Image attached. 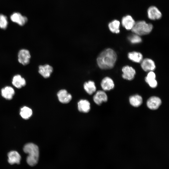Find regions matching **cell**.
Here are the masks:
<instances>
[{"mask_svg": "<svg viewBox=\"0 0 169 169\" xmlns=\"http://www.w3.org/2000/svg\"><path fill=\"white\" fill-rule=\"evenodd\" d=\"M117 55L112 49L108 48L103 51L98 55L97 62L98 66L102 69L113 68L117 59Z\"/></svg>", "mask_w": 169, "mask_h": 169, "instance_id": "cell-1", "label": "cell"}, {"mask_svg": "<svg viewBox=\"0 0 169 169\" xmlns=\"http://www.w3.org/2000/svg\"><path fill=\"white\" fill-rule=\"evenodd\" d=\"M23 150L28 154L26 159L28 164L31 166L35 165L38 162L39 156L38 146L33 143H28L24 146Z\"/></svg>", "mask_w": 169, "mask_h": 169, "instance_id": "cell-2", "label": "cell"}, {"mask_svg": "<svg viewBox=\"0 0 169 169\" xmlns=\"http://www.w3.org/2000/svg\"><path fill=\"white\" fill-rule=\"evenodd\" d=\"M153 28V26L151 24L147 23L144 21H140L135 22L131 30L135 34L140 36L149 33Z\"/></svg>", "mask_w": 169, "mask_h": 169, "instance_id": "cell-3", "label": "cell"}, {"mask_svg": "<svg viewBox=\"0 0 169 169\" xmlns=\"http://www.w3.org/2000/svg\"><path fill=\"white\" fill-rule=\"evenodd\" d=\"M18 57L19 62L23 65H26L29 63L30 54L28 50L22 49L19 52Z\"/></svg>", "mask_w": 169, "mask_h": 169, "instance_id": "cell-4", "label": "cell"}, {"mask_svg": "<svg viewBox=\"0 0 169 169\" xmlns=\"http://www.w3.org/2000/svg\"><path fill=\"white\" fill-rule=\"evenodd\" d=\"M122 71L123 72L122 77L124 79L131 80L134 78L136 71L132 67L128 65L125 66L122 68Z\"/></svg>", "mask_w": 169, "mask_h": 169, "instance_id": "cell-5", "label": "cell"}, {"mask_svg": "<svg viewBox=\"0 0 169 169\" xmlns=\"http://www.w3.org/2000/svg\"><path fill=\"white\" fill-rule=\"evenodd\" d=\"M141 65L142 69L146 72L152 71L156 68L154 61L149 58L142 59L141 62Z\"/></svg>", "mask_w": 169, "mask_h": 169, "instance_id": "cell-6", "label": "cell"}, {"mask_svg": "<svg viewBox=\"0 0 169 169\" xmlns=\"http://www.w3.org/2000/svg\"><path fill=\"white\" fill-rule=\"evenodd\" d=\"M161 103V99L158 97L153 96L147 100L146 104L148 107L152 110L157 109Z\"/></svg>", "mask_w": 169, "mask_h": 169, "instance_id": "cell-7", "label": "cell"}, {"mask_svg": "<svg viewBox=\"0 0 169 169\" xmlns=\"http://www.w3.org/2000/svg\"><path fill=\"white\" fill-rule=\"evenodd\" d=\"M57 95L59 101L64 104L69 102L72 98L71 95L64 89H62L59 91Z\"/></svg>", "mask_w": 169, "mask_h": 169, "instance_id": "cell-8", "label": "cell"}, {"mask_svg": "<svg viewBox=\"0 0 169 169\" xmlns=\"http://www.w3.org/2000/svg\"><path fill=\"white\" fill-rule=\"evenodd\" d=\"M147 14L148 18L152 20L159 19L162 16L159 10L154 6H151L147 10Z\"/></svg>", "mask_w": 169, "mask_h": 169, "instance_id": "cell-9", "label": "cell"}, {"mask_svg": "<svg viewBox=\"0 0 169 169\" xmlns=\"http://www.w3.org/2000/svg\"><path fill=\"white\" fill-rule=\"evenodd\" d=\"M93 98L95 102L97 105H100L103 102L107 101L108 97L104 91L100 90L97 91L94 95Z\"/></svg>", "mask_w": 169, "mask_h": 169, "instance_id": "cell-10", "label": "cell"}, {"mask_svg": "<svg viewBox=\"0 0 169 169\" xmlns=\"http://www.w3.org/2000/svg\"><path fill=\"white\" fill-rule=\"evenodd\" d=\"M53 71V67L49 64L41 65L39 66V73L45 78L49 77Z\"/></svg>", "mask_w": 169, "mask_h": 169, "instance_id": "cell-11", "label": "cell"}, {"mask_svg": "<svg viewBox=\"0 0 169 169\" xmlns=\"http://www.w3.org/2000/svg\"><path fill=\"white\" fill-rule=\"evenodd\" d=\"M135 23V20L130 15H128L124 16L122 19V25L127 30H131Z\"/></svg>", "mask_w": 169, "mask_h": 169, "instance_id": "cell-12", "label": "cell"}, {"mask_svg": "<svg viewBox=\"0 0 169 169\" xmlns=\"http://www.w3.org/2000/svg\"><path fill=\"white\" fill-rule=\"evenodd\" d=\"M11 20L20 26L24 25L27 21V18L19 13H14L10 17Z\"/></svg>", "mask_w": 169, "mask_h": 169, "instance_id": "cell-13", "label": "cell"}, {"mask_svg": "<svg viewBox=\"0 0 169 169\" xmlns=\"http://www.w3.org/2000/svg\"><path fill=\"white\" fill-rule=\"evenodd\" d=\"M101 86L104 90L109 91L114 88V84L113 81L111 78L106 77L102 79Z\"/></svg>", "mask_w": 169, "mask_h": 169, "instance_id": "cell-14", "label": "cell"}, {"mask_svg": "<svg viewBox=\"0 0 169 169\" xmlns=\"http://www.w3.org/2000/svg\"><path fill=\"white\" fill-rule=\"evenodd\" d=\"M8 161L10 164H19L20 163L21 157L17 151H11L8 153Z\"/></svg>", "mask_w": 169, "mask_h": 169, "instance_id": "cell-15", "label": "cell"}, {"mask_svg": "<svg viewBox=\"0 0 169 169\" xmlns=\"http://www.w3.org/2000/svg\"><path fill=\"white\" fill-rule=\"evenodd\" d=\"M155 78L156 74L152 71H149L145 78L146 82L152 88H155L157 86V82Z\"/></svg>", "mask_w": 169, "mask_h": 169, "instance_id": "cell-16", "label": "cell"}, {"mask_svg": "<svg viewBox=\"0 0 169 169\" xmlns=\"http://www.w3.org/2000/svg\"><path fill=\"white\" fill-rule=\"evenodd\" d=\"M79 110L83 113H87L90 110V104L86 100H81L78 103Z\"/></svg>", "mask_w": 169, "mask_h": 169, "instance_id": "cell-17", "label": "cell"}, {"mask_svg": "<svg viewBox=\"0 0 169 169\" xmlns=\"http://www.w3.org/2000/svg\"><path fill=\"white\" fill-rule=\"evenodd\" d=\"M14 90L13 88L10 86H6L1 90L2 96L7 100H11L14 95Z\"/></svg>", "mask_w": 169, "mask_h": 169, "instance_id": "cell-18", "label": "cell"}, {"mask_svg": "<svg viewBox=\"0 0 169 169\" xmlns=\"http://www.w3.org/2000/svg\"><path fill=\"white\" fill-rule=\"evenodd\" d=\"M12 84L16 87L20 88L25 85L26 81L21 75H16L13 78Z\"/></svg>", "mask_w": 169, "mask_h": 169, "instance_id": "cell-19", "label": "cell"}, {"mask_svg": "<svg viewBox=\"0 0 169 169\" xmlns=\"http://www.w3.org/2000/svg\"><path fill=\"white\" fill-rule=\"evenodd\" d=\"M128 57L130 60L137 63H141L143 59V56L142 54L140 52L136 51L128 53Z\"/></svg>", "mask_w": 169, "mask_h": 169, "instance_id": "cell-20", "label": "cell"}, {"mask_svg": "<svg viewBox=\"0 0 169 169\" xmlns=\"http://www.w3.org/2000/svg\"><path fill=\"white\" fill-rule=\"evenodd\" d=\"M84 88L86 92L90 95L94 93L96 89L95 82L91 80L85 82L84 84Z\"/></svg>", "mask_w": 169, "mask_h": 169, "instance_id": "cell-21", "label": "cell"}, {"mask_svg": "<svg viewBox=\"0 0 169 169\" xmlns=\"http://www.w3.org/2000/svg\"><path fill=\"white\" fill-rule=\"evenodd\" d=\"M129 101L131 105L135 107H138L142 103V97L138 95H135L130 96Z\"/></svg>", "mask_w": 169, "mask_h": 169, "instance_id": "cell-22", "label": "cell"}, {"mask_svg": "<svg viewBox=\"0 0 169 169\" xmlns=\"http://www.w3.org/2000/svg\"><path fill=\"white\" fill-rule=\"evenodd\" d=\"M120 22L115 20L110 23L108 24L109 28L110 31L113 33H118L120 32Z\"/></svg>", "mask_w": 169, "mask_h": 169, "instance_id": "cell-23", "label": "cell"}, {"mask_svg": "<svg viewBox=\"0 0 169 169\" xmlns=\"http://www.w3.org/2000/svg\"><path fill=\"white\" fill-rule=\"evenodd\" d=\"M32 110L26 106H24L21 108L20 112L21 116L23 119L27 120L32 115Z\"/></svg>", "mask_w": 169, "mask_h": 169, "instance_id": "cell-24", "label": "cell"}, {"mask_svg": "<svg viewBox=\"0 0 169 169\" xmlns=\"http://www.w3.org/2000/svg\"><path fill=\"white\" fill-rule=\"evenodd\" d=\"M128 38L130 41L133 44L139 43L142 41L141 37L135 34L129 36Z\"/></svg>", "mask_w": 169, "mask_h": 169, "instance_id": "cell-25", "label": "cell"}, {"mask_svg": "<svg viewBox=\"0 0 169 169\" xmlns=\"http://www.w3.org/2000/svg\"><path fill=\"white\" fill-rule=\"evenodd\" d=\"M8 22L6 16L2 14H0V28L3 29H5L8 26Z\"/></svg>", "mask_w": 169, "mask_h": 169, "instance_id": "cell-26", "label": "cell"}]
</instances>
